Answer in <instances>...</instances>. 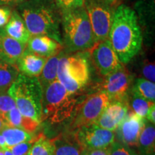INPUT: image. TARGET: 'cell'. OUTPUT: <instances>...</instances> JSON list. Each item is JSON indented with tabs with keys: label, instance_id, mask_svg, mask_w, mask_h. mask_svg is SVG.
I'll return each instance as SVG.
<instances>
[{
	"label": "cell",
	"instance_id": "obj_1",
	"mask_svg": "<svg viewBox=\"0 0 155 155\" xmlns=\"http://www.w3.org/2000/svg\"><path fill=\"white\" fill-rule=\"evenodd\" d=\"M108 39L123 65L138 55L142 47L143 37L135 11L121 5L114 12Z\"/></svg>",
	"mask_w": 155,
	"mask_h": 155
},
{
	"label": "cell",
	"instance_id": "obj_2",
	"mask_svg": "<svg viewBox=\"0 0 155 155\" xmlns=\"http://www.w3.org/2000/svg\"><path fill=\"white\" fill-rule=\"evenodd\" d=\"M16 7L31 36L46 35L63 45L61 12L55 0H26Z\"/></svg>",
	"mask_w": 155,
	"mask_h": 155
},
{
	"label": "cell",
	"instance_id": "obj_3",
	"mask_svg": "<svg viewBox=\"0 0 155 155\" xmlns=\"http://www.w3.org/2000/svg\"><path fill=\"white\" fill-rule=\"evenodd\" d=\"M61 12L63 51L71 53L90 50L96 42L84 7Z\"/></svg>",
	"mask_w": 155,
	"mask_h": 155
},
{
	"label": "cell",
	"instance_id": "obj_4",
	"mask_svg": "<svg viewBox=\"0 0 155 155\" xmlns=\"http://www.w3.org/2000/svg\"><path fill=\"white\" fill-rule=\"evenodd\" d=\"M7 93L22 116L41 123L43 91L38 78L19 73Z\"/></svg>",
	"mask_w": 155,
	"mask_h": 155
},
{
	"label": "cell",
	"instance_id": "obj_5",
	"mask_svg": "<svg viewBox=\"0 0 155 155\" xmlns=\"http://www.w3.org/2000/svg\"><path fill=\"white\" fill-rule=\"evenodd\" d=\"M78 99L56 80L43 90L42 121L58 124L69 119L74 113Z\"/></svg>",
	"mask_w": 155,
	"mask_h": 155
},
{
	"label": "cell",
	"instance_id": "obj_6",
	"mask_svg": "<svg viewBox=\"0 0 155 155\" xmlns=\"http://www.w3.org/2000/svg\"><path fill=\"white\" fill-rule=\"evenodd\" d=\"M89 77V64L86 56L82 53L67 55L64 52L58 64L57 79L68 91L76 94L86 86Z\"/></svg>",
	"mask_w": 155,
	"mask_h": 155
},
{
	"label": "cell",
	"instance_id": "obj_7",
	"mask_svg": "<svg viewBox=\"0 0 155 155\" xmlns=\"http://www.w3.org/2000/svg\"><path fill=\"white\" fill-rule=\"evenodd\" d=\"M83 7L90 20L96 43L108 39L114 12L112 5L104 0H84Z\"/></svg>",
	"mask_w": 155,
	"mask_h": 155
},
{
	"label": "cell",
	"instance_id": "obj_8",
	"mask_svg": "<svg viewBox=\"0 0 155 155\" xmlns=\"http://www.w3.org/2000/svg\"><path fill=\"white\" fill-rule=\"evenodd\" d=\"M109 101L108 95L103 91L90 95L78 107L76 106L75 116L69 126V131L73 132L81 127L94 124Z\"/></svg>",
	"mask_w": 155,
	"mask_h": 155
},
{
	"label": "cell",
	"instance_id": "obj_9",
	"mask_svg": "<svg viewBox=\"0 0 155 155\" xmlns=\"http://www.w3.org/2000/svg\"><path fill=\"white\" fill-rule=\"evenodd\" d=\"M132 83V75L123 66L104 77L102 91L108 95L110 101L128 103L129 92Z\"/></svg>",
	"mask_w": 155,
	"mask_h": 155
},
{
	"label": "cell",
	"instance_id": "obj_10",
	"mask_svg": "<svg viewBox=\"0 0 155 155\" xmlns=\"http://www.w3.org/2000/svg\"><path fill=\"white\" fill-rule=\"evenodd\" d=\"M90 51L91 60L97 71L104 77L124 66L108 39L97 42Z\"/></svg>",
	"mask_w": 155,
	"mask_h": 155
},
{
	"label": "cell",
	"instance_id": "obj_11",
	"mask_svg": "<svg viewBox=\"0 0 155 155\" xmlns=\"http://www.w3.org/2000/svg\"><path fill=\"white\" fill-rule=\"evenodd\" d=\"M83 149L90 150L106 148L115 141V132L102 129L95 124L73 131Z\"/></svg>",
	"mask_w": 155,
	"mask_h": 155
},
{
	"label": "cell",
	"instance_id": "obj_12",
	"mask_svg": "<svg viewBox=\"0 0 155 155\" xmlns=\"http://www.w3.org/2000/svg\"><path fill=\"white\" fill-rule=\"evenodd\" d=\"M145 122L146 119L140 117L133 111L128 112L124 119L114 131L119 142L130 147H137Z\"/></svg>",
	"mask_w": 155,
	"mask_h": 155
},
{
	"label": "cell",
	"instance_id": "obj_13",
	"mask_svg": "<svg viewBox=\"0 0 155 155\" xmlns=\"http://www.w3.org/2000/svg\"><path fill=\"white\" fill-rule=\"evenodd\" d=\"M26 49L36 55L48 58L63 50V46L48 36L35 35L29 39Z\"/></svg>",
	"mask_w": 155,
	"mask_h": 155
},
{
	"label": "cell",
	"instance_id": "obj_14",
	"mask_svg": "<svg viewBox=\"0 0 155 155\" xmlns=\"http://www.w3.org/2000/svg\"><path fill=\"white\" fill-rule=\"evenodd\" d=\"M27 45L21 43L6 34L3 28H0V58L16 64L26 49Z\"/></svg>",
	"mask_w": 155,
	"mask_h": 155
},
{
	"label": "cell",
	"instance_id": "obj_15",
	"mask_svg": "<svg viewBox=\"0 0 155 155\" xmlns=\"http://www.w3.org/2000/svg\"><path fill=\"white\" fill-rule=\"evenodd\" d=\"M48 58L38 55L25 49L16 65L19 73L29 77L40 76Z\"/></svg>",
	"mask_w": 155,
	"mask_h": 155
},
{
	"label": "cell",
	"instance_id": "obj_16",
	"mask_svg": "<svg viewBox=\"0 0 155 155\" xmlns=\"http://www.w3.org/2000/svg\"><path fill=\"white\" fill-rule=\"evenodd\" d=\"M54 155H80L83 150L74 132L61 134L51 139Z\"/></svg>",
	"mask_w": 155,
	"mask_h": 155
},
{
	"label": "cell",
	"instance_id": "obj_17",
	"mask_svg": "<svg viewBox=\"0 0 155 155\" xmlns=\"http://www.w3.org/2000/svg\"><path fill=\"white\" fill-rule=\"evenodd\" d=\"M3 29L7 35L25 45L31 37L24 21L16 9L12 11L10 18Z\"/></svg>",
	"mask_w": 155,
	"mask_h": 155
},
{
	"label": "cell",
	"instance_id": "obj_18",
	"mask_svg": "<svg viewBox=\"0 0 155 155\" xmlns=\"http://www.w3.org/2000/svg\"><path fill=\"white\" fill-rule=\"evenodd\" d=\"M5 121L7 127L18 128L30 133H33L40 125L35 120L22 116L17 107L5 114Z\"/></svg>",
	"mask_w": 155,
	"mask_h": 155
},
{
	"label": "cell",
	"instance_id": "obj_19",
	"mask_svg": "<svg viewBox=\"0 0 155 155\" xmlns=\"http://www.w3.org/2000/svg\"><path fill=\"white\" fill-rule=\"evenodd\" d=\"M139 155L155 154V127L154 124L146 119L137 143Z\"/></svg>",
	"mask_w": 155,
	"mask_h": 155
},
{
	"label": "cell",
	"instance_id": "obj_20",
	"mask_svg": "<svg viewBox=\"0 0 155 155\" xmlns=\"http://www.w3.org/2000/svg\"><path fill=\"white\" fill-rule=\"evenodd\" d=\"M63 54L64 51L62 50L55 55L48 58L46 61L43 69H42L40 76L38 78L42 88V91L50 83L58 80V64H59L60 60Z\"/></svg>",
	"mask_w": 155,
	"mask_h": 155
},
{
	"label": "cell",
	"instance_id": "obj_21",
	"mask_svg": "<svg viewBox=\"0 0 155 155\" xmlns=\"http://www.w3.org/2000/svg\"><path fill=\"white\" fill-rule=\"evenodd\" d=\"M19 73L16 64L0 58V94L7 93Z\"/></svg>",
	"mask_w": 155,
	"mask_h": 155
},
{
	"label": "cell",
	"instance_id": "obj_22",
	"mask_svg": "<svg viewBox=\"0 0 155 155\" xmlns=\"http://www.w3.org/2000/svg\"><path fill=\"white\" fill-rule=\"evenodd\" d=\"M0 133L2 134L5 139L7 150H9L12 147L20 144V143L38 139L42 134H39L35 137H34L32 133L28 132L18 128L12 127H5L0 131Z\"/></svg>",
	"mask_w": 155,
	"mask_h": 155
},
{
	"label": "cell",
	"instance_id": "obj_23",
	"mask_svg": "<svg viewBox=\"0 0 155 155\" xmlns=\"http://www.w3.org/2000/svg\"><path fill=\"white\" fill-rule=\"evenodd\" d=\"M131 93L148 101L154 103L155 84L154 83L146 80L143 78H139L135 80L131 88Z\"/></svg>",
	"mask_w": 155,
	"mask_h": 155
},
{
	"label": "cell",
	"instance_id": "obj_24",
	"mask_svg": "<svg viewBox=\"0 0 155 155\" xmlns=\"http://www.w3.org/2000/svg\"><path fill=\"white\" fill-rule=\"evenodd\" d=\"M128 109H129V104L127 102L120 101H110L104 111L119 127L129 112Z\"/></svg>",
	"mask_w": 155,
	"mask_h": 155
},
{
	"label": "cell",
	"instance_id": "obj_25",
	"mask_svg": "<svg viewBox=\"0 0 155 155\" xmlns=\"http://www.w3.org/2000/svg\"><path fill=\"white\" fill-rule=\"evenodd\" d=\"M27 155H54V147L51 139H47L42 134L34 143Z\"/></svg>",
	"mask_w": 155,
	"mask_h": 155
},
{
	"label": "cell",
	"instance_id": "obj_26",
	"mask_svg": "<svg viewBox=\"0 0 155 155\" xmlns=\"http://www.w3.org/2000/svg\"><path fill=\"white\" fill-rule=\"evenodd\" d=\"M152 104L154 103L148 101L131 93L130 104L132 111L143 119H146L149 109Z\"/></svg>",
	"mask_w": 155,
	"mask_h": 155
},
{
	"label": "cell",
	"instance_id": "obj_27",
	"mask_svg": "<svg viewBox=\"0 0 155 155\" xmlns=\"http://www.w3.org/2000/svg\"><path fill=\"white\" fill-rule=\"evenodd\" d=\"M109 155H139L137 152L119 141H114L109 147Z\"/></svg>",
	"mask_w": 155,
	"mask_h": 155
},
{
	"label": "cell",
	"instance_id": "obj_28",
	"mask_svg": "<svg viewBox=\"0 0 155 155\" xmlns=\"http://www.w3.org/2000/svg\"><path fill=\"white\" fill-rule=\"evenodd\" d=\"M16 107L14 99L8 94V93L0 94V114L5 115Z\"/></svg>",
	"mask_w": 155,
	"mask_h": 155
},
{
	"label": "cell",
	"instance_id": "obj_29",
	"mask_svg": "<svg viewBox=\"0 0 155 155\" xmlns=\"http://www.w3.org/2000/svg\"><path fill=\"white\" fill-rule=\"evenodd\" d=\"M42 134L40 135L41 137ZM39 137V138H40ZM33 139V140H31L29 141H25V142L20 143V144H18L17 145H15V146L12 147L11 148H9L8 150L11 151V152L14 155H27L29 151L31 149V147H32V145L34 144V143L38 140L39 139Z\"/></svg>",
	"mask_w": 155,
	"mask_h": 155
},
{
	"label": "cell",
	"instance_id": "obj_30",
	"mask_svg": "<svg viewBox=\"0 0 155 155\" xmlns=\"http://www.w3.org/2000/svg\"><path fill=\"white\" fill-rule=\"evenodd\" d=\"M55 2L60 10L64 11L83 7L84 0H55Z\"/></svg>",
	"mask_w": 155,
	"mask_h": 155
},
{
	"label": "cell",
	"instance_id": "obj_31",
	"mask_svg": "<svg viewBox=\"0 0 155 155\" xmlns=\"http://www.w3.org/2000/svg\"><path fill=\"white\" fill-rule=\"evenodd\" d=\"M143 78L154 83L155 81V67L154 63H147L143 65L141 68Z\"/></svg>",
	"mask_w": 155,
	"mask_h": 155
},
{
	"label": "cell",
	"instance_id": "obj_32",
	"mask_svg": "<svg viewBox=\"0 0 155 155\" xmlns=\"http://www.w3.org/2000/svg\"><path fill=\"white\" fill-rule=\"evenodd\" d=\"M12 11L10 7L0 6V28H4L5 25L8 22L10 18Z\"/></svg>",
	"mask_w": 155,
	"mask_h": 155
},
{
	"label": "cell",
	"instance_id": "obj_33",
	"mask_svg": "<svg viewBox=\"0 0 155 155\" xmlns=\"http://www.w3.org/2000/svg\"><path fill=\"white\" fill-rule=\"evenodd\" d=\"M109 147L88 150V155H109Z\"/></svg>",
	"mask_w": 155,
	"mask_h": 155
},
{
	"label": "cell",
	"instance_id": "obj_34",
	"mask_svg": "<svg viewBox=\"0 0 155 155\" xmlns=\"http://www.w3.org/2000/svg\"><path fill=\"white\" fill-rule=\"evenodd\" d=\"M146 119L150 123L154 124H155V104H152L151 105L150 109H149L148 114L146 117Z\"/></svg>",
	"mask_w": 155,
	"mask_h": 155
},
{
	"label": "cell",
	"instance_id": "obj_35",
	"mask_svg": "<svg viewBox=\"0 0 155 155\" xmlns=\"http://www.w3.org/2000/svg\"><path fill=\"white\" fill-rule=\"evenodd\" d=\"M26 0H0V6H6V7H12L17 6Z\"/></svg>",
	"mask_w": 155,
	"mask_h": 155
},
{
	"label": "cell",
	"instance_id": "obj_36",
	"mask_svg": "<svg viewBox=\"0 0 155 155\" xmlns=\"http://www.w3.org/2000/svg\"><path fill=\"white\" fill-rule=\"evenodd\" d=\"M80 155H88V150H86V149H83L82 152H81Z\"/></svg>",
	"mask_w": 155,
	"mask_h": 155
},
{
	"label": "cell",
	"instance_id": "obj_37",
	"mask_svg": "<svg viewBox=\"0 0 155 155\" xmlns=\"http://www.w3.org/2000/svg\"><path fill=\"white\" fill-rule=\"evenodd\" d=\"M104 1L107 2L109 3L110 5H114V4L116 2V0H104Z\"/></svg>",
	"mask_w": 155,
	"mask_h": 155
}]
</instances>
